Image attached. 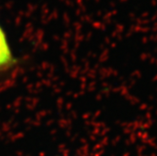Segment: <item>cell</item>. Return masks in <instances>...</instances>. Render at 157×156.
Returning a JSON list of instances; mask_svg holds the SVG:
<instances>
[{
	"mask_svg": "<svg viewBox=\"0 0 157 156\" xmlns=\"http://www.w3.org/2000/svg\"><path fill=\"white\" fill-rule=\"evenodd\" d=\"M13 62V58L9 47L3 30L0 27V68L10 66Z\"/></svg>",
	"mask_w": 157,
	"mask_h": 156,
	"instance_id": "cell-1",
	"label": "cell"
}]
</instances>
